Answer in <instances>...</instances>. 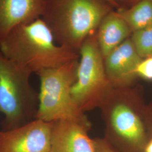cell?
<instances>
[{
    "instance_id": "cell-13",
    "label": "cell",
    "mask_w": 152,
    "mask_h": 152,
    "mask_svg": "<svg viewBox=\"0 0 152 152\" xmlns=\"http://www.w3.org/2000/svg\"><path fill=\"white\" fill-rule=\"evenodd\" d=\"M130 38L142 59L152 56V26L132 32Z\"/></svg>"
},
{
    "instance_id": "cell-8",
    "label": "cell",
    "mask_w": 152,
    "mask_h": 152,
    "mask_svg": "<svg viewBox=\"0 0 152 152\" xmlns=\"http://www.w3.org/2000/svg\"><path fill=\"white\" fill-rule=\"evenodd\" d=\"M45 0H0V40L14 28L41 18Z\"/></svg>"
},
{
    "instance_id": "cell-2",
    "label": "cell",
    "mask_w": 152,
    "mask_h": 152,
    "mask_svg": "<svg viewBox=\"0 0 152 152\" xmlns=\"http://www.w3.org/2000/svg\"><path fill=\"white\" fill-rule=\"evenodd\" d=\"M114 9L104 0H45L41 18L56 42L76 51Z\"/></svg>"
},
{
    "instance_id": "cell-1",
    "label": "cell",
    "mask_w": 152,
    "mask_h": 152,
    "mask_svg": "<svg viewBox=\"0 0 152 152\" xmlns=\"http://www.w3.org/2000/svg\"><path fill=\"white\" fill-rule=\"evenodd\" d=\"M53 34L41 18L14 28L0 40V51L32 73L77 60L75 51L55 44Z\"/></svg>"
},
{
    "instance_id": "cell-11",
    "label": "cell",
    "mask_w": 152,
    "mask_h": 152,
    "mask_svg": "<svg viewBox=\"0 0 152 152\" xmlns=\"http://www.w3.org/2000/svg\"><path fill=\"white\" fill-rule=\"evenodd\" d=\"M96 32L99 46L104 59L132 34L127 22L114 10L104 17Z\"/></svg>"
},
{
    "instance_id": "cell-10",
    "label": "cell",
    "mask_w": 152,
    "mask_h": 152,
    "mask_svg": "<svg viewBox=\"0 0 152 152\" xmlns=\"http://www.w3.org/2000/svg\"><path fill=\"white\" fill-rule=\"evenodd\" d=\"M112 124L116 132L132 146L144 152L148 142L144 126L139 117L124 104L114 107Z\"/></svg>"
},
{
    "instance_id": "cell-14",
    "label": "cell",
    "mask_w": 152,
    "mask_h": 152,
    "mask_svg": "<svg viewBox=\"0 0 152 152\" xmlns=\"http://www.w3.org/2000/svg\"><path fill=\"white\" fill-rule=\"evenodd\" d=\"M136 74L143 78L152 80V56L142 60L137 68Z\"/></svg>"
},
{
    "instance_id": "cell-3",
    "label": "cell",
    "mask_w": 152,
    "mask_h": 152,
    "mask_svg": "<svg viewBox=\"0 0 152 152\" xmlns=\"http://www.w3.org/2000/svg\"><path fill=\"white\" fill-rule=\"evenodd\" d=\"M32 73L0 51V111L4 115L2 130L36 119L39 93L30 83Z\"/></svg>"
},
{
    "instance_id": "cell-5",
    "label": "cell",
    "mask_w": 152,
    "mask_h": 152,
    "mask_svg": "<svg viewBox=\"0 0 152 152\" xmlns=\"http://www.w3.org/2000/svg\"><path fill=\"white\" fill-rule=\"evenodd\" d=\"M80 50L81 58L77 67V82L71 88L73 100L78 107L99 87L106 77L96 31L87 37Z\"/></svg>"
},
{
    "instance_id": "cell-6",
    "label": "cell",
    "mask_w": 152,
    "mask_h": 152,
    "mask_svg": "<svg viewBox=\"0 0 152 152\" xmlns=\"http://www.w3.org/2000/svg\"><path fill=\"white\" fill-rule=\"evenodd\" d=\"M53 122L35 119L0 130V152H50Z\"/></svg>"
},
{
    "instance_id": "cell-12",
    "label": "cell",
    "mask_w": 152,
    "mask_h": 152,
    "mask_svg": "<svg viewBox=\"0 0 152 152\" xmlns=\"http://www.w3.org/2000/svg\"><path fill=\"white\" fill-rule=\"evenodd\" d=\"M117 10L127 22L132 33L152 26V0H141L130 8Z\"/></svg>"
},
{
    "instance_id": "cell-16",
    "label": "cell",
    "mask_w": 152,
    "mask_h": 152,
    "mask_svg": "<svg viewBox=\"0 0 152 152\" xmlns=\"http://www.w3.org/2000/svg\"><path fill=\"white\" fill-rule=\"evenodd\" d=\"M95 152H115L103 142H95Z\"/></svg>"
},
{
    "instance_id": "cell-18",
    "label": "cell",
    "mask_w": 152,
    "mask_h": 152,
    "mask_svg": "<svg viewBox=\"0 0 152 152\" xmlns=\"http://www.w3.org/2000/svg\"><path fill=\"white\" fill-rule=\"evenodd\" d=\"M104 1L107 2L110 5L112 6L114 8H115L117 9H119V6L118 5V4L116 3L115 0H104Z\"/></svg>"
},
{
    "instance_id": "cell-7",
    "label": "cell",
    "mask_w": 152,
    "mask_h": 152,
    "mask_svg": "<svg viewBox=\"0 0 152 152\" xmlns=\"http://www.w3.org/2000/svg\"><path fill=\"white\" fill-rule=\"evenodd\" d=\"M50 152H95V141L84 124L68 120L53 122Z\"/></svg>"
},
{
    "instance_id": "cell-4",
    "label": "cell",
    "mask_w": 152,
    "mask_h": 152,
    "mask_svg": "<svg viewBox=\"0 0 152 152\" xmlns=\"http://www.w3.org/2000/svg\"><path fill=\"white\" fill-rule=\"evenodd\" d=\"M78 63L72 60L59 66L45 69L36 74L40 80L36 119L53 122L73 121L85 124L73 100L71 88L77 76Z\"/></svg>"
},
{
    "instance_id": "cell-15",
    "label": "cell",
    "mask_w": 152,
    "mask_h": 152,
    "mask_svg": "<svg viewBox=\"0 0 152 152\" xmlns=\"http://www.w3.org/2000/svg\"><path fill=\"white\" fill-rule=\"evenodd\" d=\"M141 0H115L119 6V9H128L135 5Z\"/></svg>"
},
{
    "instance_id": "cell-17",
    "label": "cell",
    "mask_w": 152,
    "mask_h": 152,
    "mask_svg": "<svg viewBox=\"0 0 152 152\" xmlns=\"http://www.w3.org/2000/svg\"><path fill=\"white\" fill-rule=\"evenodd\" d=\"M144 152H152V139L148 142Z\"/></svg>"
},
{
    "instance_id": "cell-9",
    "label": "cell",
    "mask_w": 152,
    "mask_h": 152,
    "mask_svg": "<svg viewBox=\"0 0 152 152\" xmlns=\"http://www.w3.org/2000/svg\"><path fill=\"white\" fill-rule=\"evenodd\" d=\"M136 51L130 37L113 50L104 59L106 74L114 81H131L142 60Z\"/></svg>"
}]
</instances>
